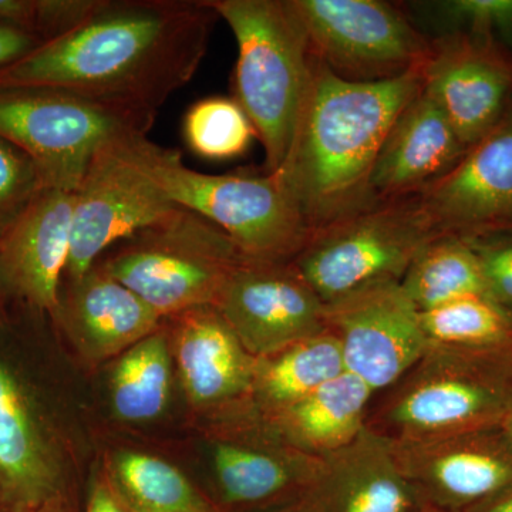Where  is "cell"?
Wrapping results in <instances>:
<instances>
[{
  "instance_id": "cell-33",
  "label": "cell",
  "mask_w": 512,
  "mask_h": 512,
  "mask_svg": "<svg viewBox=\"0 0 512 512\" xmlns=\"http://www.w3.org/2000/svg\"><path fill=\"white\" fill-rule=\"evenodd\" d=\"M447 15L467 25L471 35L512 36V0H456L444 3Z\"/></svg>"
},
{
  "instance_id": "cell-2",
  "label": "cell",
  "mask_w": 512,
  "mask_h": 512,
  "mask_svg": "<svg viewBox=\"0 0 512 512\" xmlns=\"http://www.w3.org/2000/svg\"><path fill=\"white\" fill-rule=\"evenodd\" d=\"M423 87V66L382 82H352L312 55L289 156L274 173L309 231L373 204L370 177L390 128Z\"/></svg>"
},
{
  "instance_id": "cell-35",
  "label": "cell",
  "mask_w": 512,
  "mask_h": 512,
  "mask_svg": "<svg viewBox=\"0 0 512 512\" xmlns=\"http://www.w3.org/2000/svg\"><path fill=\"white\" fill-rule=\"evenodd\" d=\"M86 512H136L130 505L124 504L120 498L107 490L106 487H97L90 498Z\"/></svg>"
},
{
  "instance_id": "cell-1",
  "label": "cell",
  "mask_w": 512,
  "mask_h": 512,
  "mask_svg": "<svg viewBox=\"0 0 512 512\" xmlns=\"http://www.w3.org/2000/svg\"><path fill=\"white\" fill-rule=\"evenodd\" d=\"M218 19L207 0H100L72 32L0 69V86L55 87L157 116L197 73Z\"/></svg>"
},
{
  "instance_id": "cell-38",
  "label": "cell",
  "mask_w": 512,
  "mask_h": 512,
  "mask_svg": "<svg viewBox=\"0 0 512 512\" xmlns=\"http://www.w3.org/2000/svg\"><path fill=\"white\" fill-rule=\"evenodd\" d=\"M281 512H312L311 508L308 507V505L305 504V501L298 500L295 501V504L292 505V507H289V510L281 511Z\"/></svg>"
},
{
  "instance_id": "cell-25",
  "label": "cell",
  "mask_w": 512,
  "mask_h": 512,
  "mask_svg": "<svg viewBox=\"0 0 512 512\" xmlns=\"http://www.w3.org/2000/svg\"><path fill=\"white\" fill-rule=\"evenodd\" d=\"M400 286L420 312L470 296H488L476 252L466 239L454 235L427 242Z\"/></svg>"
},
{
  "instance_id": "cell-3",
  "label": "cell",
  "mask_w": 512,
  "mask_h": 512,
  "mask_svg": "<svg viewBox=\"0 0 512 512\" xmlns=\"http://www.w3.org/2000/svg\"><path fill=\"white\" fill-rule=\"evenodd\" d=\"M234 33V99L265 148V174L291 151L311 80L312 52L292 0H207Z\"/></svg>"
},
{
  "instance_id": "cell-22",
  "label": "cell",
  "mask_w": 512,
  "mask_h": 512,
  "mask_svg": "<svg viewBox=\"0 0 512 512\" xmlns=\"http://www.w3.org/2000/svg\"><path fill=\"white\" fill-rule=\"evenodd\" d=\"M375 394L363 380L346 372L264 420L295 450L323 458L348 446L365 430Z\"/></svg>"
},
{
  "instance_id": "cell-30",
  "label": "cell",
  "mask_w": 512,
  "mask_h": 512,
  "mask_svg": "<svg viewBox=\"0 0 512 512\" xmlns=\"http://www.w3.org/2000/svg\"><path fill=\"white\" fill-rule=\"evenodd\" d=\"M100 0H0V28L50 42L89 18Z\"/></svg>"
},
{
  "instance_id": "cell-6",
  "label": "cell",
  "mask_w": 512,
  "mask_h": 512,
  "mask_svg": "<svg viewBox=\"0 0 512 512\" xmlns=\"http://www.w3.org/2000/svg\"><path fill=\"white\" fill-rule=\"evenodd\" d=\"M101 268L158 315L214 306L245 259L231 238L197 212L174 208L114 245Z\"/></svg>"
},
{
  "instance_id": "cell-24",
  "label": "cell",
  "mask_w": 512,
  "mask_h": 512,
  "mask_svg": "<svg viewBox=\"0 0 512 512\" xmlns=\"http://www.w3.org/2000/svg\"><path fill=\"white\" fill-rule=\"evenodd\" d=\"M346 373L338 339L328 329L256 357L248 400L262 419L301 402L323 384Z\"/></svg>"
},
{
  "instance_id": "cell-10",
  "label": "cell",
  "mask_w": 512,
  "mask_h": 512,
  "mask_svg": "<svg viewBox=\"0 0 512 512\" xmlns=\"http://www.w3.org/2000/svg\"><path fill=\"white\" fill-rule=\"evenodd\" d=\"M119 140L111 141L93 157L73 192L64 271L69 281L83 278L104 252L178 207L121 153Z\"/></svg>"
},
{
  "instance_id": "cell-5",
  "label": "cell",
  "mask_w": 512,
  "mask_h": 512,
  "mask_svg": "<svg viewBox=\"0 0 512 512\" xmlns=\"http://www.w3.org/2000/svg\"><path fill=\"white\" fill-rule=\"evenodd\" d=\"M370 407L366 426L390 441L500 429L512 399V348L430 346Z\"/></svg>"
},
{
  "instance_id": "cell-14",
  "label": "cell",
  "mask_w": 512,
  "mask_h": 512,
  "mask_svg": "<svg viewBox=\"0 0 512 512\" xmlns=\"http://www.w3.org/2000/svg\"><path fill=\"white\" fill-rule=\"evenodd\" d=\"M423 89L468 150L511 110L512 59L491 37H447L431 45Z\"/></svg>"
},
{
  "instance_id": "cell-21",
  "label": "cell",
  "mask_w": 512,
  "mask_h": 512,
  "mask_svg": "<svg viewBox=\"0 0 512 512\" xmlns=\"http://www.w3.org/2000/svg\"><path fill=\"white\" fill-rule=\"evenodd\" d=\"M254 440L231 437L212 447V470L224 503L255 505L289 495L301 500L322 458L295 450L276 433L271 441Z\"/></svg>"
},
{
  "instance_id": "cell-11",
  "label": "cell",
  "mask_w": 512,
  "mask_h": 512,
  "mask_svg": "<svg viewBox=\"0 0 512 512\" xmlns=\"http://www.w3.org/2000/svg\"><path fill=\"white\" fill-rule=\"evenodd\" d=\"M323 318L338 339L346 372L375 393L399 382L430 348L420 311L400 282L357 289L325 305Z\"/></svg>"
},
{
  "instance_id": "cell-26",
  "label": "cell",
  "mask_w": 512,
  "mask_h": 512,
  "mask_svg": "<svg viewBox=\"0 0 512 512\" xmlns=\"http://www.w3.org/2000/svg\"><path fill=\"white\" fill-rule=\"evenodd\" d=\"M171 387L170 353L164 333L141 340L127 350L114 369L111 400L124 421H147L160 416Z\"/></svg>"
},
{
  "instance_id": "cell-18",
  "label": "cell",
  "mask_w": 512,
  "mask_h": 512,
  "mask_svg": "<svg viewBox=\"0 0 512 512\" xmlns=\"http://www.w3.org/2000/svg\"><path fill=\"white\" fill-rule=\"evenodd\" d=\"M466 153L450 121L421 87L380 148L370 177L373 198L413 197L447 174Z\"/></svg>"
},
{
  "instance_id": "cell-23",
  "label": "cell",
  "mask_w": 512,
  "mask_h": 512,
  "mask_svg": "<svg viewBox=\"0 0 512 512\" xmlns=\"http://www.w3.org/2000/svg\"><path fill=\"white\" fill-rule=\"evenodd\" d=\"M57 468L18 380L0 363V484L15 503L39 507L56 488Z\"/></svg>"
},
{
  "instance_id": "cell-7",
  "label": "cell",
  "mask_w": 512,
  "mask_h": 512,
  "mask_svg": "<svg viewBox=\"0 0 512 512\" xmlns=\"http://www.w3.org/2000/svg\"><path fill=\"white\" fill-rule=\"evenodd\" d=\"M156 116L55 87L0 86V137L28 154L43 188L74 192L111 141L147 136Z\"/></svg>"
},
{
  "instance_id": "cell-8",
  "label": "cell",
  "mask_w": 512,
  "mask_h": 512,
  "mask_svg": "<svg viewBox=\"0 0 512 512\" xmlns=\"http://www.w3.org/2000/svg\"><path fill=\"white\" fill-rule=\"evenodd\" d=\"M436 237L416 195L379 200L312 232L291 265L328 305L365 286L402 281L414 256Z\"/></svg>"
},
{
  "instance_id": "cell-34",
  "label": "cell",
  "mask_w": 512,
  "mask_h": 512,
  "mask_svg": "<svg viewBox=\"0 0 512 512\" xmlns=\"http://www.w3.org/2000/svg\"><path fill=\"white\" fill-rule=\"evenodd\" d=\"M39 37L8 28H0V69L15 63L43 45Z\"/></svg>"
},
{
  "instance_id": "cell-37",
  "label": "cell",
  "mask_w": 512,
  "mask_h": 512,
  "mask_svg": "<svg viewBox=\"0 0 512 512\" xmlns=\"http://www.w3.org/2000/svg\"><path fill=\"white\" fill-rule=\"evenodd\" d=\"M500 430L503 431L504 436L507 437V440L510 441V444L512 446V399L510 402V407H508L507 416H505L503 424H501Z\"/></svg>"
},
{
  "instance_id": "cell-36",
  "label": "cell",
  "mask_w": 512,
  "mask_h": 512,
  "mask_svg": "<svg viewBox=\"0 0 512 512\" xmlns=\"http://www.w3.org/2000/svg\"><path fill=\"white\" fill-rule=\"evenodd\" d=\"M468 512H512V487Z\"/></svg>"
},
{
  "instance_id": "cell-12",
  "label": "cell",
  "mask_w": 512,
  "mask_h": 512,
  "mask_svg": "<svg viewBox=\"0 0 512 512\" xmlns=\"http://www.w3.org/2000/svg\"><path fill=\"white\" fill-rule=\"evenodd\" d=\"M392 444L427 512H468L512 487V446L500 429Z\"/></svg>"
},
{
  "instance_id": "cell-16",
  "label": "cell",
  "mask_w": 512,
  "mask_h": 512,
  "mask_svg": "<svg viewBox=\"0 0 512 512\" xmlns=\"http://www.w3.org/2000/svg\"><path fill=\"white\" fill-rule=\"evenodd\" d=\"M73 192L42 188L0 237V293L55 316L72 231Z\"/></svg>"
},
{
  "instance_id": "cell-31",
  "label": "cell",
  "mask_w": 512,
  "mask_h": 512,
  "mask_svg": "<svg viewBox=\"0 0 512 512\" xmlns=\"http://www.w3.org/2000/svg\"><path fill=\"white\" fill-rule=\"evenodd\" d=\"M36 164L28 154L0 137V237L42 190Z\"/></svg>"
},
{
  "instance_id": "cell-32",
  "label": "cell",
  "mask_w": 512,
  "mask_h": 512,
  "mask_svg": "<svg viewBox=\"0 0 512 512\" xmlns=\"http://www.w3.org/2000/svg\"><path fill=\"white\" fill-rule=\"evenodd\" d=\"M464 239L476 252L488 298L512 318V224Z\"/></svg>"
},
{
  "instance_id": "cell-4",
  "label": "cell",
  "mask_w": 512,
  "mask_h": 512,
  "mask_svg": "<svg viewBox=\"0 0 512 512\" xmlns=\"http://www.w3.org/2000/svg\"><path fill=\"white\" fill-rule=\"evenodd\" d=\"M121 153L178 207L217 225L252 261L291 262L311 237L308 225L275 174H205L147 136L123 137Z\"/></svg>"
},
{
  "instance_id": "cell-28",
  "label": "cell",
  "mask_w": 512,
  "mask_h": 512,
  "mask_svg": "<svg viewBox=\"0 0 512 512\" xmlns=\"http://www.w3.org/2000/svg\"><path fill=\"white\" fill-rule=\"evenodd\" d=\"M116 473L136 512H212L187 478L161 458L126 451L117 456Z\"/></svg>"
},
{
  "instance_id": "cell-19",
  "label": "cell",
  "mask_w": 512,
  "mask_h": 512,
  "mask_svg": "<svg viewBox=\"0 0 512 512\" xmlns=\"http://www.w3.org/2000/svg\"><path fill=\"white\" fill-rule=\"evenodd\" d=\"M175 353L188 397L200 406L248 402L256 357L215 306L180 313Z\"/></svg>"
},
{
  "instance_id": "cell-15",
  "label": "cell",
  "mask_w": 512,
  "mask_h": 512,
  "mask_svg": "<svg viewBox=\"0 0 512 512\" xmlns=\"http://www.w3.org/2000/svg\"><path fill=\"white\" fill-rule=\"evenodd\" d=\"M439 235L512 224V109L447 174L416 195Z\"/></svg>"
},
{
  "instance_id": "cell-27",
  "label": "cell",
  "mask_w": 512,
  "mask_h": 512,
  "mask_svg": "<svg viewBox=\"0 0 512 512\" xmlns=\"http://www.w3.org/2000/svg\"><path fill=\"white\" fill-rule=\"evenodd\" d=\"M429 346L460 350L512 348V318L488 296H470L420 312Z\"/></svg>"
},
{
  "instance_id": "cell-9",
  "label": "cell",
  "mask_w": 512,
  "mask_h": 512,
  "mask_svg": "<svg viewBox=\"0 0 512 512\" xmlns=\"http://www.w3.org/2000/svg\"><path fill=\"white\" fill-rule=\"evenodd\" d=\"M312 55L342 79L382 82L424 66L431 45L379 0H292Z\"/></svg>"
},
{
  "instance_id": "cell-29",
  "label": "cell",
  "mask_w": 512,
  "mask_h": 512,
  "mask_svg": "<svg viewBox=\"0 0 512 512\" xmlns=\"http://www.w3.org/2000/svg\"><path fill=\"white\" fill-rule=\"evenodd\" d=\"M185 144L202 158L229 160L247 153L255 128L237 100L212 96L192 104L184 117Z\"/></svg>"
},
{
  "instance_id": "cell-17",
  "label": "cell",
  "mask_w": 512,
  "mask_h": 512,
  "mask_svg": "<svg viewBox=\"0 0 512 512\" xmlns=\"http://www.w3.org/2000/svg\"><path fill=\"white\" fill-rule=\"evenodd\" d=\"M302 500L312 512H427L397 464L392 441L367 426L322 458Z\"/></svg>"
},
{
  "instance_id": "cell-39",
  "label": "cell",
  "mask_w": 512,
  "mask_h": 512,
  "mask_svg": "<svg viewBox=\"0 0 512 512\" xmlns=\"http://www.w3.org/2000/svg\"><path fill=\"white\" fill-rule=\"evenodd\" d=\"M33 512H59L57 511L56 505H53L52 503H49L47 501L46 504L40 505V508H37L36 511Z\"/></svg>"
},
{
  "instance_id": "cell-20",
  "label": "cell",
  "mask_w": 512,
  "mask_h": 512,
  "mask_svg": "<svg viewBox=\"0 0 512 512\" xmlns=\"http://www.w3.org/2000/svg\"><path fill=\"white\" fill-rule=\"evenodd\" d=\"M70 284L55 316L90 355H116L157 332L161 316L101 266Z\"/></svg>"
},
{
  "instance_id": "cell-13",
  "label": "cell",
  "mask_w": 512,
  "mask_h": 512,
  "mask_svg": "<svg viewBox=\"0 0 512 512\" xmlns=\"http://www.w3.org/2000/svg\"><path fill=\"white\" fill-rule=\"evenodd\" d=\"M214 306L254 357L326 329L325 303L291 262L242 259L228 275Z\"/></svg>"
}]
</instances>
